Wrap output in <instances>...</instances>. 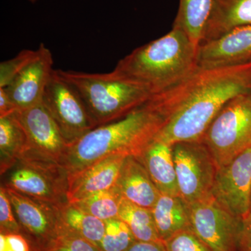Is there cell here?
Returning <instances> with one entry per match:
<instances>
[{"instance_id": "obj_31", "label": "cell", "mask_w": 251, "mask_h": 251, "mask_svg": "<svg viewBox=\"0 0 251 251\" xmlns=\"http://www.w3.org/2000/svg\"><path fill=\"white\" fill-rule=\"evenodd\" d=\"M237 251H251V210L248 216L242 220Z\"/></svg>"}, {"instance_id": "obj_28", "label": "cell", "mask_w": 251, "mask_h": 251, "mask_svg": "<svg viewBox=\"0 0 251 251\" xmlns=\"http://www.w3.org/2000/svg\"><path fill=\"white\" fill-rule=\"evenodd\" d=\"M163 244L167 251H212L191 229L175 234Z\"/></svg>"}, {"instance_id": "obj_33", "label": "cell", "mask_w": 251, "mask_h": 251, "mask_svg": "<svg viewBox=\"0 0 251 251\" xmlns=\"http://www.w3.org/2000/svg\"><path fill=\"white\" fill-rule=\"evenodd\" d=\"M126 251H167L163 242H146L136 241Z\"/></svg>"}, {"instance_id": "obj_9", "label": "cell", "mask_w": 251, "mask_h": 251, "mask_svg": "<svg viewBox=\"0 0 251 251\" xmlns=\"http://www.w3.org/2000/svg\"><path fill=\"white\" fill-rule=\"evenodd\" d=\"M191 229L212 251H237L242 220L211 196L188 204Z\"/></svg>"}, {"instance_id": "obj_16", "label": "cell", "mask_w": 251, "mask_h": 251, "mask_svg": "<svg viewBox=\"0 0 251 251\" xmlns=\"http://www.w3.org/2000/svg\"><path fill=\"white\" fill-rule=\"evenodd\" d=\"M116 186L122 197L150 209L161 195L143 163L134 156L126 157Z\"/></svg>"}, {"instance_id": "obj_13", "label": "cell", "mask_w": 251, "mask_h": 251, "mask_svg": "<svg viewBox=\"0 0 251 251\" xmlns=\"http://www.w3.org/2000/svg\"><path fill=\"white\" fill-rule=\"evenodd\" d=\"M52 52L44 44L38 49L35 58L4 87L17 110L42 103L46 88L53 73Z\"/></svg>"}, {"instance_id": "obj_23", "label": "cell", "mask_w": 251, "mask_h": 251, "mask_svg": "<svg viewBox=\"0 0 251 251\" xmlns=\"http://www.w3.org/2000/svg\"><path fill=\"white\" fill-rule=\"evenodd\" d=\"M119 219L128 226L136 241L162 242L156 230L151 209L137 205L122 198Z\"/></svg>"}, {"instance_id": "obj_25", "label": "cell", "mask_w": 251, "mask_h": 251, "mask_svg": "<svg viewBox=\"0 0 251 251\" xmlns=\"http://www.w3.org/2000/svg\"><path fill=\"white\" fill-rule=\"evenodd\" d=\"M136 239L126 224L120 219L105 221V233L98 247L101 251H126Z\"/></svg>"}, {"instance_id": "obj_2", "label": "cell", "mask_w": 251, "mask_h": 251, "mask_svg": "<svg viewBox=\"0 0 251 251\" xmlns=\"http://www.w3.org/2000/svg\"><path fill=\"white\" fill-rule=\"evenodd\" d=\"M156 94L116 121L99 126L69 146L62 166L72 175L112 155L139 156L166 125Z\"/></svg>"}, {"instance_id": "obj_14", "label": "cell", "mask_w": 251, "mask_h": 251, "mask_svg": "<svg viewBox=\"0 0 251 251\" xmlns=\"http://www.w3.org/2000/svg\"><path fill=\"white\" fill-rule=\"evenodd\" d=\"M251 62V25L234 28L198 46V69L234 67Z\"/></svg>"}, {"instance_id": "obj_4", "label": "cell", "mask_w": 251, "mask_h": 251, "mask_svg": "<svg viewBox=\"0 0 251 251\" xmlns=\"http://www.w3.org/2000/svg\"><path fill=\"white\" fill-rule=\"evenodd\" d=\"M80 94L97 126L116 121L147 103L154 93L146 86L114 75L57 70Z\"/></svg>"}, {"instance_id": "obj_21", "label": "cell", "mask_w": 251, "mask_h": 251, "mask_svg": "<svg viewBox=\"0 0 251 251\" xmlns=\"http://www.w3.org/2000/svg\"><path fill=\"white\" fill-rule=\"evenodd\" d=\"M63 230L83 238L98 247L105 230V221L67 203L59 207Z\"/></svg>"}, {"instance_id": "obj_26", "label": "cell", "mask_w": 251, "mask_h": 251, "mask_svg": "<svg viewBox=\"0 0 251 251\" xmlns=\"http://www.w3.org/2000/svg\"><path fill=\"white\" fill-rule=\"evenodd\" d=\"M37 54L38 49L36 50H23L14 58L1 62L0 64V87H7Z\"/></svg>"}, {"instance_id": "obj_7", "label": "cell", "mask_w": 251, "mask_h": 251, "mask_svg": "<svg viewBox=\"0 0 251 251\" xmlns=\"http://www.w3.org/2000/svg\"><path fill=\"white\" fill-rule=\"evenodd\" d=\"M179 197L186 205L210 197L218 168L201 141L171 145Z\"/></svg>"}, {"instance_id": "obj_29", "label": "cell", "mask_w": 251, "mask_h": 251, "mask_svg": "<svg viewBox=\"0 0 251 251\" xmlns=\"http://www.w3.org/2000/svg\"><path fill=\"white\" fill-rule=\"evenodd\" d=\"M0 233L22 234L6 188H0Z\"/></svg>"}, {"instance_id": "obj_19", "label": "cell", "mask_w": 251, "mask_h": 251, "mask_svg": "<svg viewBox=\"0 0 251 251\" xmlns=\"http://www.w3.org/2000/svg\"><path fill=\"white\" fill-rule=\"evenodd\" d=\"M151 211L163 242L181 231L191 229L187 206L179 196L160 195Z\"/></svg>"}, {"instance_id": "obj_22", "label": "cell", "mask_w": 251, "mask_h": 251, "mask_svg": "<svg viewBox=\"0 0 251 251\" xmlns=\"http://www.w3.org/2000/svg\"><path fill=\"white\" fill-rule=\"evenodd\" d=\"M214 0H179L173 25L181 28L198 46L202 41Z\"/></svg>"}, {"instance_id": "obj_18", "label": "cell", "mask_w": 251, "mask_h": 251, "mask_svg": "<svg viewBox=\"0 0 251 251\" xmlns=\"http://www.w3.org/2000/svg\"><path fill=\"white\" fill-rule=\"evenodd\" d=\"M248 25H251V0H214L201 44Z\"/></svg>"}, {"instance_id": "obj_5", "label": "cell", "mask_w": 251, "mask_h": 251, "mask_svg": "<svg viewBox=\"0 0 251 251\" xmlns=\"http://www.w3.org/2000/svg\"><path fill=\"white\" fill-rule=\"evenodd\" d=\"M201 142L218 169L251 148V93L229 100L208 127Z\"/></svg>"}, {"instance_id": "obj_24", "label": "cell", "mask_w": 251, "mask_h": 251, "mask_svg": "<svg viewBox=\"0 0 251 251\" xmlns=\"http://www.w3.org/2000/svg\"><path fill=\"white\" fill-rule=\"evenodd\" d=\"M122 198L118 188L115 186L110 189L94 193L71 204L97 219L106 221L119 219Z\"/></svg>"}, {"instance_id": "obj_15", "label": "cell", "mask_w": 251, "mask_h": 251, "mask_svg": "<svg viewBox=\"0 0 251 251\" xmlns=\"http://www.w3.org/2000/svg\"><path fill=\"white\" fill-rule=\"evenodd\" d=\"M126 156L112 155L82 171L69 175L67 190L69 203L77 202L94 193L115 187Z\"/></svg>"}, {"instance_id": "obj_3", "label": "cell", "mask_w": 251, "mask_h": 251, "mask_svg": "<svg viewBox=\"0 0 251 251\" xmlns=\"http://www.w3.org/2000/svg\"><path fill=\"white\" fill-rule=\"evenodd\" d=\"M198 46L181 28L135 49L120 59L114 75L141 84L157 94L179 83L198 69Z\"/></svg>"}, {"instance_id": "obj_17", "label": "cell", "mask_w": 251, "mask_h": 251, "mask_svg": "<svg viewBox=\"0 0 251 251\" xmlns=\"http://www.w3.org/2000/svg\"><path fill=\"white\" fill-rule=\"evenodd\" d=\"M137 158L161 194L179 196L171 145L156 138Z\"/></svg>"}, {"instance_id": "obj_34", "label": "cell", "mask_w": 251, "mask_h": 251, "mask_svg": "<svg viewBox=\"0 0 251 251\" xmlns=\"http://www.w3.org/2000/svg\"><path fill=\"white\" fill-rule=\"evenodd\" d=\"M27 1H29V2H31V3H35L36 1H37V0H27Z\"/></svg>"}, {"instance_id": "obj_6", "label": "cell", "mask_w": 251, "mask_h": 251, "mask_svg": "<svg viewBox=\"0 0 251 251\" xmlns=\"http://www.w3.org/2000/svg\"><path fill=\"white\" fill-rule=\"evenodd\" d=\"M3 186L54 205L69 203L67 170L27 150L9 171Z\"/></svg>"}, {"instance_id": "obj_11", "label": "cell", "mask_w": 251, "mask_h": 251, "mask_svg": "<svg viewBox=\"0 0 251 251\" xmlns=\"http://www.w3.org/2000/svg\"><path fill=\"white\" fill-rule=\"evenodd\" d=\"M225 209L239 219L251 210V148L218 169L211 193Z\"/></svg>"}, {"instance_id": "obj_1", "label": "cell", "mask_w": 251, "mask_h": 251, "mask_svg": "<svg viewBox=\"0 0 251 251\" xmlns=\"http://www.w3.org/2000/svg\"><path fill=\"white\" fill-rule=\"evenodd\" d=\"M247 93H251V62L198 69L184 80L157 93L168 119L156 139L170 145L201 141L221 109Z\"/></svg>"}, {"instance_id": "obj_20", "label": "cell", "mask_w": 251, "mask_h": 251, "mask_svg": "<svg viewBox=\"0 0 251 251\" xmlns=\"http://www.w3.org/2000/svg\"><path fill=\"white\" fill-rule=\"evenodd\" d=\"M29 148L25 130L16 115L0 117V173L5 175Z\"/></svg>"}, {"instance_id": "obj_32", "label": "cell", "mask_w": 251, "mask_h": 251, "mask_svg": "<svg viewBox=\"0 0 251 251\" xmlns=\"http://www.w3.org/2000/svg\"><path fill=\"white\" fill-rule=\"evenodd\" d=\"M17 110L5 88L0 87V117L13 115Z\"/></svg>"}, {"instance_id": "obj_10", "label": "cell", "mask_w": 251, "mask_h": 251, "mask_svg": "<svg viewBox=\"0 0 251 251\" xmlns=\"http://www.w3.org/2000/svg\"><path fill=\"white\" fill-rule=\"evenodd\" d=\"M6 189L23 235L34 251L45 250L62 232L60 206Z\"/></svg>"}, {"instance_id": "obj_8", "label": "cell", "mask_w": 251, "mask_h": 251, "mask_svg": "<svg viewBox=\"0 0 251 251\" xmlns=\"http://www.w3.org/2000/svg\"><path fill=\"white\" fill-rule=\"evenodd\" d=\"M42 102L69 145L97 127L80 94L57 70L50 78Z\"/></svg>"}, {"instance_id": "obj_30", "label": "cell", "mask_w": 251, "mask_h": 251, "mask_svg": "<svg viewBox=\"0 0 251 251\" xmlns=\"http://www.w3.org/2000/svg\"><path fill=\"white\" fill-rule=\"evenodd\" d=\"M0 251H34L22 234L0 233Z\"/></svg>"}, {"instance_id": "obj_27", "label": "cell", "mask_w": 251, "mask_h": 251, "mask_svg": "<svg viewBox=\"0 0 251 251\" xmlns=\"http://www.w3.org/2000/svg\"><path fill=\"white\" fill-rule=\"evenodd\" d=\"M43 251H101L83 238L62 230L57 237Z\"/></svg>"}, {"instance_id": "obj_12", "label": "cell", "mask_w": 251, "mask_h": 251, "mask_svg": "<svg viewBox=\"0 0 251 251\" xmlns=\"http://www.w3.org/2000/svg\"><path fill=\"white\" fill-rule=\"evenodd\" d=\"M15 115L27 135V150L62 166L70 145L43 102L31 108L18 110Z\"/></svg>"}]
</instances>
